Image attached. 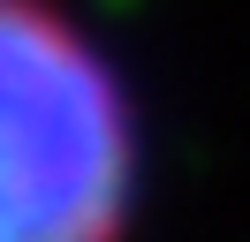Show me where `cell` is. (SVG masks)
<instances>
[{
	"instance_id": "cell-1",
	"label": "cell",
	"mask_w": 250,
	"mask_h": 242,
	"mask_svg": "<svg viewBox=\"0 0 250 242\" xmlns=\"http://www.w3.org/2000/svg\"><path fill=\"white\" fill-rule=\"evenodd\" d=\"M137 106L61 0H0V242H122Z\"/></svg>"
}]
</instances>
